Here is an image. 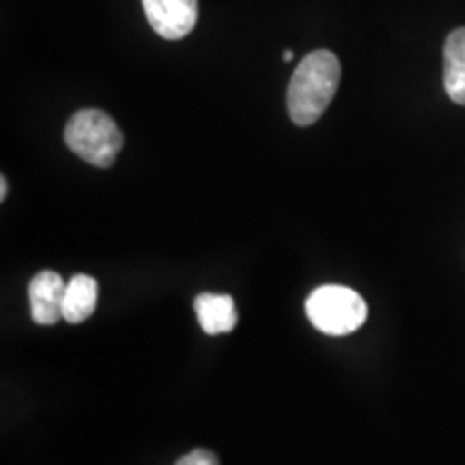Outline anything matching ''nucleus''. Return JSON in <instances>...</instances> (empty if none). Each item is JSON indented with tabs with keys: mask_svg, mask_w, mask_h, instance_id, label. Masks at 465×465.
Segmentation results:
<instances>
[{
	"mask_svg": "<svg viewBox=\"0 0 465 465\" xmlns=\"http://www.w3.org/2000/svg\"><path fill=\"white\" fill-rule=\"evenodd\" d=\"M341 83V63L334 52L315 50L302 58L287 91L289 116L295 125L308 127L322 119Z\"/></svg>",
	"mask_w": 465,
	"mask_h": 465,
	"instance_id": "f257e3e1",
	"label": "nucleus"
},
{
	"mask_svg": "<svg viewBox=\"0 0 465 465\" xmlns=\"http://www.w3.org/2000/svg\"><path fill=\"white\" fill-rule=\"evenodd\" d=\"M65 143L78 158L97 168H108L124 147V134L104 110L84 108L67 121Z\"/></svg>",
	"mask_w": 465,
	"mask_h": 465,
	"instance_id": "f03ea898",
	"label": "nucleus"
},
{
	"mask_svg": "<svg viewBox=\"0 0 465 465\" xmlns=\"http://www.w3.org/2000/svg\"><path fill=\"white\" fill-rule=\"evenodd\" d=\"M306 315L319 332L328 336H347L362 328L369 308L362 295L341 284H325L308 295Z\"/></svg>",
	"mask_w": 465,
	"mask_h": 465,
	"instance_id": "7ed1b4c3",
	"label": "nucleus"
},
{
	"mask_svg": "<svg viewBox=\"0 0 465 465\" xmlns=\"http://www.w3.org/2000/svg\"><path fill=\"white\" fill-rule=\"evenodd\" d=\"M143 9L151 28L171 42L190 35L199 20V0H143Z\"/></svg>",
	"mask_w": 465,
	"mask_h": 465,
	"instance_id": "20e7f679",
	"label": "nucleus"
},
{
	"mask_svg": "<svg viewBox=\"0 0 465 465\" xmlns=\"http://www.w3.org/2000/svg\"><path fill=\"white\" fill-rule=\"evenodd\" d=\"M67 282L56 272H39L28 284L31 317L39 325H52L63 319V300Z\"/></svg>",
	"mask_w": 465,
	"mask_h": 465,
	"instance_id": "39448f33",
	"label": "nucleus"
},
{
	"mask_svg": "<svg viewBox=\"0 0 465 465\" xmlns=\"http://www.w3.org/2000/svg\"><path fill=\"white\" fill-rule=\"evenodd\" d=\"M194 311L203 332L209 336L232 332L237 325V306L231 295L201 293L194 300Z\"/></svg>",
	"mask_w": 465,
	"mask_h": 465,
	"instance_id": "423d86ee",
	"label": "nucleus"
},
{
	"mask_svg": "<svg viewBox=\"0 0 465 465\" xmlns=\"http://www.w3.org/2000/svg\"><path fill=\"white\" fill-rule=\"evenodd\" d=\"M444 86L452 102L465 106V28H457L446 39Z\"/></svg>",
	"mask_w": 465,
	"mask_h": 465,
	"instance_id": "0eeeda50",
	"label": "nucleus"
},
{
	"mask_svg": "<svg viewBox=\"0 0 465 465\" xmlns=\"http://www.w3.org/2000/svg\"><path fill=\"white\" fill-rule=\"evenodd\" d=\"M97 287L95 278L86 274H75L67 282L65 300H63V319L69 323H83L97 308Z\"/></svg>",
	"mask_w": 465,
	"mask_h": 465,
	"instance_id": "6e6552de",
	"label": "nucleus"
},
{
	"mask_svg": "<svg viewBox=\"0 0 465 465\" xmlns=\"http://www.w3.org/2000/svg\"><path fill=\"white\" fill-rule=\"evenodd\" d=\"M174 465H220V463L213 452H209L205 449H196L188 452V455H183Z\"/></svg>",
	"mask_w": 465,
	"mask_h": 465,
	"instance_id": "1a4fd4ad",
	"label": "nucleus"
},
{
	"mask_svg": "<svg viewBox=\"0 0 465 465\" xmlns=\"http://www.w3.org/2000/svg\"><path fill=\"white\" fill-rule=\"evenodd\" d=\"M7 192H9V188H7V177H3V179H0V201L7 199Z\"/></svg>",
	"mask_w": 465,
	"mask_h": 465,
	"instance_id": "9d476101",
	"label": "nucleus"
},
{
	"mask_svg": "<svg viewBox=\"0 0 465 465\" xmlns=\"http://www.w3.org/2000/svg\"><path fill=\"white\" fill-rule=\"evenodd\" d=\"M282 58H284V61H293V52H291V50H287V52H284V54H282Z\"/></svg>",
	"mask_w": 465,
	"mask_h": 465,
	"instance_id": "9b49d317",
	"label": "nucleus"
}]
</instances>
